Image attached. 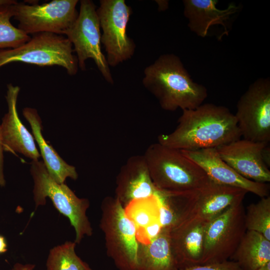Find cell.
Returning <instances> with one entry per match:
<instances>
[{"instance_id":"cell-11","label":"cell","mask_w":270,"mask_h":270,"mask_svg":"<svg viewBox=\"0 0 270 270\" xmlns=\"http://www.w3.org/2000/svg\"><path fill=\"white\" fill-rule=\"evenodd\" d=\"M96 12L102 30L101 43L107 54V62L115 66L130 58L134 52L135 44L126 33L132 9L124 0H101Z\"/></svg>"},{"instance_id":"cell-8","label":"cell","mask_w":270,"mask_h":270,"mask_svg":"<svg viewBox=\"0 0 270 270\" xmlns=\"http://www.w3.org/2000/svg\"><path fill=\"white\" fill-rule=\"evenodd\" d=\"M242 202L235 204L206 226L200 264L221 263L230 260L246 229Z\"/></svg>"},{"instance_id":"cell-30","label":"cell","mask_w":270,"mask_h":270,"mask_svg":"<svg viewBox=\"0 0 270 270\" xmlns=\"http://www.w3.org/2000/svg\"><path fill=\"white\" fill-rule=\"evenodd\" d=\"M7 251V244L5 238L0 235V254Z\"/></svg>"},{"instance_id":"cell-3","label":"cell","mask_w":270,"mask_h":270,"mask_svg":"<svg viewBox=\"0 0 270 270\" xmlns=\"http://www.w3.org/2000/svg\"><path fill=\"white\" fill-rule=\"evenodd\" d=\"M144 156L152 182L158 192H182L212 182L198 164L180 150L158 142L150 144Z\"/></svg>"},{"instance_id":"cell-18","label":"cell","mask_w":270,"mask_h":270,"mask_svg":"<svg viewBox=\"0 0 270 270\" xmlns=\"http://www.w3.org/2000/svg\"><path fill=\"white\" fill-rule=\"evenodd\" d=\"M216 0H184V14L188 20V26L196 35L204 38L208 35L210 26L221 24L228 33L225 22L230 16L236 12L238 7L230 4L224 10L217 8Z\"/></svg>"},{"instance_id":"cell-26","label":"cell","mask_w":270,"mask_h":270,"mask_svg":"<svg viewBox=\"0 0 270 270\" xmlns=\"http://www.w3.org/2000/svg\"><path fill=\"white\" fill-rule=\"evenodd\" d=\"M178 270H242L236 262L228 260L221 263L198 264Z\"/></svg>"},{"instance_id":"cell-21","label":"cell","mask_w":270,"mask_h":270,"mask_svg":"<svg viewBox=\"0 0 270 270\" xmlns=\"http://www.w3.org/2000/svg\"><path fill=\"white\" fill-rule=\"evenodd\" d=\"M230 260L242 270H256L270 262V240L256 232L246 230Z\"/></svg>"},{"instance_id":"cell-29","label":"cell","mask_w":270,"mask_h":270,"mask_svg":"<svg viewBox=\"0 0 270 270\" xmlns=\"http://www.w3.org/2000/svg\"><path fill=\"white\" fill-rule=\"evenodd\" d=\"M35 265L32 264H22L19 262L15 264L10 270H34Z\"/></svg>"},{"instance_id":"cell-24","label":"cell","mask_w":270,"mask_h":270,"mask_svg":"<svg viewBox=\"0 0 270 270\" xmlns=\"http://www.w3.org/2000/svg\"><path fill=\"white\" fill-rule=\"evenodd\" d=\"M17 1L0 4V50L18 48L28 42L30 37L14 26L10 18L14 16V6Z\"/></svg>"},{"instance_id":"cell-31","label":"cell","mask_w":270,"mask_h":270,"mask_svg":"<svg viewBox=\"0 0 270 270\" xmlns=\"http://www.w3.org/2000/svg\"><path fill=\"white\" fill-rule=\"evenodd\" d=\"M256 270H270V262L264 264Z\"/></svg>"},{"instance_id":"cell-4","label":"cell","mask_w":270,"mask_h":270,"mask_svg":"<svg viewBox=\"0 0 270 270\" xmlns=\"http://www.w3.org/2000/svg\"><path fill=\"white\" fill-rule=\"evenodd\" d=\"M30 174L34 182V200L36 208L51 200L55 208L67 217L76 232L74 242L79 244L86 236H91L92 228L86 215L89 200L79 198L64 183L58 184L49 175L43 161L32 160Z\"/></svg>"},{"instance_id":"cell-9","label":"cell","mask_w":270,"mask_h":270,"mask_svg":"<svg viewBox=\"0 0 270 270\" xmlns=\"http://www.w3.org/2000/svg\"><path fill=\"white\" fill-rule=\"evenodd\" d=\"M96 6L90 0H82L78 16L73 24L62 34L74 46L78 67L86 69V60H94L106 80L113 83L109 66L101 49L100 24Z\"/></svg>"},{"instance_id":"cell-22","label":"cell","mask_w":270,"mask_h":270,"mask_svg":"<svg viewBox=\"0 0 270 270\" xmlns=\"http://www.w3.org/2000/svg\"><path fill=\"white\" fill-rule=\"evenodd\" d=\"M124 208L127 216L135 226L136 234L147 227L160 222L157 194L134 200Z\"/></svg>"},{"instance_id":"cell-28","label":"cell","mask_w":270,"mask_h":270,"mask_svg":"<svg viewBox=\"0 0 270 270\" xmlns=\"http://www.w3.org/2000/svg\"><path fill=\"white\" fill-rule=\"evenodd\" d=\"M262 160L266 165L270 168V147L269 144L263 148L262 152Z\"/></svg>"},{"instance_id":"cell-13","label":"cell","mask_w":270,"mask_h":270,"mask_svg":"<svg viewBox=\"0 0 270 270\" xmlns=\"http://www.w3.org/2000/svg\"><path fill=\"white\" fill-rule=\"evenodd\" d=\"M269 143L240 138L216 148L221 158L244 178L256 182H270V170L262 152Z\"/></svg>"},{"instance_id":"cell-12","label":"cell","mask_w":270,"mask_h":270,"mask_svg":"<svg viewBox=\"0 0 270 270\" xmlns=\"http://www.w3.org/2000/svg\"><path fill=\"white\" fill-rule=\"evenodd\" d=\"M234 114L242 136L256 142H270V80L260 78L238 100Z\"/></svg>"},{"instance_id":"cell-27","label":"cell","mask_w":270,"mask_h":270,"mask_svg":"<svg viewBox=\"0 0 270 270\" xmlns=\"http://www.w3.org/2000/svg\"><path fill=\"white\" fill-rule=\"evenodd\" d=\"M4 151L0 130V188L4 187L6 184L4 173Z\"/></svg>"},{"instance_id":"cell-17","label":"cell","mask_w":270,"mask_h":270,"mask_svg":"<svg viewBox=\"0 0 270 270\" xmlns=\"http://www.w3.org/2000/svg\"><path fill=\"white\" fill-rule=\"evenodd\" d=\"M144 155L130 157L116 176L115 197L124 208L131 202L158 194Z\"/></svg>"},{"instance_id":"cell-10","label":"cell","mask_w":270,"mask_h":270,"mask_svg":"<svg viewBox=\"0 0 270 270\" xmlns=\"http://www.w3.org/2000/svg\"><path fill=\"white\" fill-rule=\"evenodd\" d=\"M78 0H53L38 4L16 2L14 6V18L18 28L26 34L51 32L62 35L76 20Z\"/></svg>"},{"instance_id":"cell-15","label":"cell","mask_w":270,"mask_h":270,"mask_svg":"<svg viewBox=\"0 0 270 270\" xmlns=\"http://www.w3.org/2000/svg\"><path fill=\"white\" fill-rule=\"evenodd\" d=\"M20 88L12 84L7 85L6 99L8 111L2 119L0 130L4 151L18 152L32 160L40 158L33 136L20 121L16 104Z\"/></svg>"},{"instance_id":"cell-1","label":"cell","mask_w":270,"mask_h":270,"mask_svg":"<svg viewBox=\"0 0 270 270\" xmlns=\"http://www.w3.org/2000/svg\"><path fill=\"white\" fill-rule=\"evenodd\" d=\"M242 137L234 114L224 106L202 104L182 110L175 130L158 136V142L184 150L216 148Z\"/></svg>"},{"instance_id":"cell-14","label":"cell","mask_w":270,"mask_h":270,"mask_svg":"<svg viewBox=\"0 0 270 270\" xmlns=\"http://www.w3.org/2000/svg\"><path fill=\"white\" fill-rule=\"evenodd\" d=\"M180 151L198 164L213 182L240 188L260 198L269 196V184L252 181L240 176L221 158L216 148Z\"/></svg>"},{"instance_id":"cell-2","label":"cell","mask_w":270,"mask_h":270,"mask_svg":"<svg viewBox=\"0 0 270 270\" xmlns=\"http://www.w3.org/2000/svg\"><path fill=\"white\" fill-rule=\"evenodd\" d=\"M144 73V86L166 110L194 109L208 96L206 87L193 81L180 59L174 54L161 55Z\"/></svg>"},{"instance_id":"cell-32","label":"cell","mask_w":270,"mask_h":270,"mask_svg":"<svg viewBox=\"0 0 270 270\" xmlns=\"http://www.w3.org/2000/svg\"><path fill=\"white\" fill-rule=\"evenodd\" d=\"M14 1V0H0V4L11 3Z\"/></svg>"},{"instance_id":"cell-6","label":"cell","mask_w":270,"mask_h":270,"mask_svg":"<svg viewBox=\"0 0 270 270\" xmlns=\"http://www.w3.org/2000/svg\"><path fill=\"white\" fill-rule=\"evenodd\" d=\"M66 37L51 32H40L22 45L0 50V68L10 63L21 62L40 66H58L70 76L78 70L76 56Z\"/></svg>"},{"instance_id":"cell-16","label":"cell","mask_w":270,"mask_h":270,"mask_svg":"<svg viewBox=\"0 0 270 270\" xmlns=\"http://www.w3.org/2000/svg\"><path fill=\"white\" fill-rule=\"evenodd\" d=\"M207 224L192 218L168 228L172 249L179 270L200 264Z\"/></svg>"},{"instance_id":"cell-25","label":"cell","mask_w":270,"mask_h":270,"mask_svg":"<svg viewBox=\"0 0 270 270\" xmlns=\"http://www.w3.org/2000/svg\"><path fill=\"white\" fill-rule=\"evenodd\" d=\"M246 230L256 232L270 240V196L261 198L245 210Z\"/></svg>"},{"instance_id":"cell-23","label":"cell","mask_w":270,"mask_h":270,"mask_svg":"<svg viewBox=\"0 0 270 270\" xmlns=\"http://www.w3.org/2000/svg\"><path fill=\"white\" fill-rule=\"evenodd\" d=\"M74 242H66L52 248L46 262V270H92L76 254Z\"/></svg>"},{"instance_id":"cell-19","label":"cell","mask_w":270,"mask_h":270,"mask_svg":"<svg viewBox=\"0 0 270 270\" xmlns=\"http://www.w3.org/2000/svg\"><path fill=\"white\" fill-rule=\"evenodd\" d=\"M22 114L30 126L32 136L38 146L43 162L50 176L58 184L64 183L68 178L76 180L78 174L76 168L66 163L44 138L42 120L36 110L26 107L23 109Z\"/></svg>"},{"instance_id":"cell-5","label":"cell","mask_w":270,"mask_h":270,"mask_svg":"<svg viewBox=\"0 0 270 270\" xmlns=\"http://www.w3.org/2000/svg\"><path fill=\"white\" fill-rule=\"evenodd\" d=\"M100 226L104 234L106 254L118 270H137L139 244L136 230L124 208L114 196H106L101 204Z\"/></svg>"},{"instance_id":"cell-20","label":"cell","mask_w":270,"mask_h":270,"mask_svg":"<svg viewBox=\"0 0 270 270\" xmlns=\"http://www.w3.org/2000/svg\"><path fill=\"white\" fill-rule=\"evenodd\" d=\"M171 247L168 230L162 228L150 242L139 244L137 270H178Z\"/></svg>"},{"instance_id":"cell-7","label":"cell","mask_w":270,"mask_h":270,"mask_svg":"<svg viewBox=\"0 0 270 270\" xmlns=\"http://www.w3.org/2000/svg\"><path fill=\"white\" fill-rule=\"evenodd\" d=\"M247 193L240 188L212 182L190 190L169 194L179 214L178 224L192 218L208 223L230 206L242 202Z\"/></svg>"}]
</instances>
